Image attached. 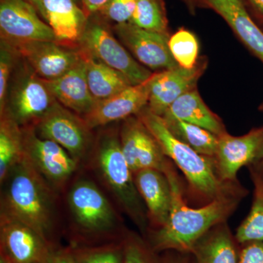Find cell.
I'll list each match as a JSON object with an SVG mask.
<instances>
[{
  "mask_svg": "<svg viewBox=\"0 0 263 263\" xmlns=\"http://www.w3.org/2000/svg\"><path fill=\"white\" fill-rule=\"evenodd\" d=\"M81 51L80 60L65 75L54 80L44 81L59 103L84 117L92 110L97 102L89 90L86 59L82 50Z\"/></svg>",
  "mask_w": 263,
  "mask_h": 263,
  "instance_id": "ac0fdd59",
  "label": "cell"
},
{
  "mask_svg": "<svg viewBox=\"0 0 263 263\" xmlns=\"http://www.w3.org/2000/svg\"><path fill=\"white\" fill-rule=\"evenodd\" d=\"M137 1L110 0L100 12L104 17L117 24L127 23L130 22L136 10Z\"/></svg>",
  "mask_w": 263,
  "mask_h": 263,
  "instance_id": "d6a6232c",
  "label": "cell"
},
{
  "mask_svg": "<svg viewBox=\"0 0 263 263\" xmlns=\"http://www.w3.org/2000/svg\"><path fill=\"white\" fill-rule=\"evenodd\" d=\"M254 168L255 169L256 171H257V172L259 173V174L262 175V176L263 177V160L262 161V162H259V164L254 165Z\"/></svg>",
  "mask_w": 263,
  "mask_h": 263,
  "instance_id": "ab89813d",
  "label": "cell"
},
{
  "mask_svg": "<svg viewBox=\"0 0 263 263\" xmlns=\"http://www.w3.org/2000/svg\"><path fill=\"white\" fill-rule=\"evenodd\" d=\"M198 263H238L234 243L226 227L209 230L194 247Z\"/></svg>",
  "mask_w": 263,
  "mask_h": 263,
  "instance_id": "cb8c5ba5",
  "label": "cell"
},
{
  "mask_svg": "<svg viewBox=\"0 0 263 263\" xmlns=\"http://www.w3.org/2000/svg\"><path fill=\"white\" fill-rule=\"evenodd\" d=\"M24 157L22 127L6 114L0 122V182L2 184Z\"/></svg>",
  "mask_w": 263,
  "mask_h": 263,
  "instance_id": "d4e9b609",
  "label": "cell"
},
{
  "mask_svg": "<svg viewBox=\"0 0 263 263\" xmlns=\"http://www.w3.org/2000/svg\"><path fill=\"white\" fill-rule=\"evenodd\" d=\"M32 127L40 138L58 143L78 162L89 152L91 129L83 117L57 101Z\"/></svg>",
  "mask_w": 263,
  "mask_h": 263,
  "instance_id": "52a82bcc",
  "label": "cell"
},
{
  "mask_svg": "<svg viewBox=\"0 0 263 263\" xmlns=\"http://www.w3.org/2000/svg\"><path fill=\"white\" fill-rule=\"evenodd\" d=\"M43 263H78V262L71 253L69 247L66 248L58 247L52 249L48 258Z\"/></svg>",
  "mask_w": 263,
  "mask_h": 263,
  "instance_id": "e575fe53",
  "label": "cell"
},
{
  "mask_svg": "<svg viewBox=\"0 0 263 263\" xmlns=\"http://www.w3.org/2000/svg\"><path fill=\"white\" fill-rule=\"evenodd\" d=\"M82 51L86 59L88 85L96 102L106 100L133 86L129 79L121 72Z\"/></svg>",
  "mask_w": 263,
  "mask_h": 263,
  "instance_id": "603a6c76",
  "label": "cell"
},
{
  "mask_svg": "<svg viewBox=\"0 0 263 263\" xmlns=\"http://www.w3.org/2000/svg\"><path fill=\"white\" fill-rule=\"evenodd\" d=\"M252 8L256 14L263 19V0H243Z\"/></svg>",
  "mask_w": 263,
  "mask_h": 263,
  "instance_id": "8d00e7d4",
  "label": "cell"
},
{
  "mask_svg": "<svg viewBox=\"0 0 263 263\" xmlns=\"http://www.w3.org/2000/svg\"><path fill=\"white\" fill-rule=\"evenodd\" d=\"M18 58L13 48L8 43L1 41L0 47V114H3L6 104L9 81L14 67L15 59Z\"/></svg>",
  "mask_w": 263,
  "mask_h": 263,
  "instance_id": "1f68e13d",
  "label": "cell"
},
{
  "mask_svg": "<svg viewBox=\"0 0 263 263\" xmlns=\"http://www.w3.org/2000/svg\"><path fill=\"white\" fill-rule=\"evenodd\" d=\"M0 263H10L3 256L0 255Z\"/></svg>",
  "mask_w": 263,
  "mask_h": 263,
  "instance_id": "60d3db41",
  "label": "cell"
},
{
  "mask_svg": "<svg viewBox=\"0 0 263 263\" xmlns=\"http://www.w3.org/2000/svg\"><path fill=\"white\" fill-rule=\"evenodd\" d=\"M1 200V215L27 224L53 248V191L24 157L11 172Z\"/></svg>",
  "mask_w": 263,
  "mask_h": 263,
  "instance_id": "7a4b0ae2",
  "label": "cell"
},
{
  "mask_svg": "<svg viewBox=\"0 0 263 263\" xmlns=\"http://www.w3.org/2000/svg\"><path fill=\"white\" fill-rule=\"evenodd\" d=\"M27 67L13 82L3 113L21 127L34 126L57 102L46 81Z\"/></svg>",
  "mask_w": 263,
  "mask_h": 263,
  "instance_id": "ba28073f",
  "label": "cell"
},
{
  "mask_svg": "<svg viewBox=\"0 0 263 263\" xmlns=\"http://www.w3.org/2000/svg\"><path fill=\"white\" fill-rule=\"evenodd\" d=\"M46 22L57 43L66 46L79 45L88 17L74 0H43Z\"/></svg>",
  "mask_w": 263,
  "mask_h": 263,
  "instance_id": "44dd1931",
  "label": "cell"
},
{
  "mask_svg": "<svg viewBox=\"0 0 263 263\" xmlns=\"http://www.w3.org/2000/svg\"><path fill=\"white\" fill-rule=\"evenodd\" d=\"M162 119L171 133L180 141L200 155L215 157L219 143L218 136L195 124L171 118Z\"/></svg>",
  "mask_w": 263,
  "mask_h": 263,
  "instance_id": "484cf974",
  "label": "cell"
},
{
  "mask_svg": "<svg viewBox=\"0 0 263 263\" xmlns=\"http://www.w3.org/2000/svg\"><path fill=\"white\" fill-rule=\"evenodd\" d=\"M133 176L151 219L158 228L163 226L172 205V192L167 176L162 171L152 168L141 170Z\"/></svg>",
  "mask_w": 263,
  "mask_h": 263,
  "instance_id": "ffe728a7",
  "label": "cell"
},
{
  "mask_svg": "<svg viewBox=\"0 0 263 263\" xmlns=\"http://www.w3.org/2000/svg\"><path fill=\"white\" fill-rule=\"evenodd\" d=\"M168 160L164 173L172 192V205L167 221L151 236L154 252H193L197 241L209 230L226 220L237 205L233 196L219 197L205 206L193 209L183 200L179 177Z\"/></svg>",
  "mask_w": 263,
  "mask_h": 263,
  "instance_id": "6da1fadb",
  "label": "cell"
},
{
  "mask_svg": "<svg viewBox=\"0 0 263 263\" xmlns=\"http://www.w3.org/2000/svg\"><path fill=\"white\" fill-rule=\"evenodd\" d=\"M254 185V200L249 215L237 229L235 238L240 243L263 242V177L254 167L251 168Z\"/></svg>",
  "mask_w": 263,
  "mask_h": 263,
  "instance_id": "4316f807",
  "label": "cell"
},
{
  "mask_svg": "<svg viewBox=\"0 0 263 263\" xmlns=\"http://www.w3.org/2000/svg\"><path fill=\"white\" fill-rule=\"evenodd\" d=\"M207 66V59L200 57L196 66L192 69L177 66L154 72L147 108L152 113L162 117L181 95L196 88Z\"/></svg>",
  "mask_w": 263,
  "mask_h": 263,
  "instance_id": "2e32d148",
  "label": "cell"
},
{
  "mask_svg": "<svg viewBox=\"0 0 263 263\" xmlns=\"http://www.w3.org/2000/svg\"><path fill=\"white\" fill-rule=\"evenodd\" d=\"M181 1L187 7L190 13H194L196 8L200 7L198 0H181Z\"/></svg>",
  "mask_w": 263,
  "mask_h": 263,
  "instance_id": "f35d334b",
  "label": "cell"
},
{
  "mask_svg": "<svg viewBox=\"0 0 263 263\" xmlns=\"http://www.w3.org/2000/svg\"><path fill=\"white\" fill-rule=\"evenodd\" d=\"M95 164L122 209L138 226L144 227L146 216L143 201L117 133H105L100 138L95 151Z\"/></svg>",
  "mask_w": 263,
  "mask_h": 263,
  "instance_id": "5b68a950",
  "label": "cell"
},
{
  "mask_svg": "<svg viewBox=\"0 0 263 263\" xmlns=\"http://www.w3.org/2000/svg\"><path fill=\"white\" fill-rule=\"evenodd\" d=\"M159 143L166 157L181 170L194 191L212 201L219 197L233 196L231 183L219 177L214 157L200 155L180 141L169 130L160 116L147 106L137 114Z\"/></svg>",
  "mask_w": 263,
  "mask_h": 263,
  "instance_id": "3957f363",
  "label": "cell"
},
{
  "mask_svg": "<svg viewBox=\"0 0 263 263\" xmlns=\"http://www.w3.org/2000/svg\"><path fill=\"white\" fill-rule=\"evenodd\" d=\"M9 45L18 58L23 59L38 77L46 81L65 75L81 58L80 48L76 50L57 41Z\"/></svg>",
  "mask_w": 263,
  "mask_h": 263,
  "instance_id": "7c38bea8",
  "label": "cell"
},
{
  "mask_svg": "<svg viewBox=\"0 0 263 263\" xmlns=\"http://www.w3.org/2000/svg\"><path fill=\"white\" fill-rule=\"evenodd\" d=\"M153 74L141 84L133 85L106 100L97 102L92 110L83 117L88 127L93 129L124 121L146 108Z\"/></svg>",
  "mask_w": 263,
  "mask_h": 263,
  "instance_id": "e0dca14e",
  "label": "cell"
},
{
  "mask_svg": "<svg viewBox=\"0 0 263 263\" xmlns=\"http://www.w3.org/2000/svg\"><path fill=\"white\" fill-rule=\"evenodd\" d=\"M216 169L222 181L232 183L243 166L256 165L263 160V127L254 128L242 136L228 133L218 136Z\"/></svg>",
  "mask_w": 263,
  "mask_h": 263,
  "instance_id": "4fadbf2b",
  "label": "cell"
},
{
  "mask_svg": "<svg viewBox=\"0 0 263 263\" xmlns=\"http://www.w3.org/2000/svg\"><path fill=\"white\" fill-rule=\"evenodd\" d=\"M243 245L238 254V263H263V242L251 241Z\"/></svg>",
  "mask_w": 263,
  "mask_h": 263,
  "instance_id": "836d02e7",
  "label": "cell"
},
{
  "mask_svg": "<svg viewBox=\"0 0 263 263\" xmlns=\"http://www.w3.org/2000/svg\"><path fill=\"white\" fill-rule=\"evenodd\" d=\"M24 1L34 7L37 10L40 15L46 22V15H45L44 8H43V0H24Z\"/></svg>",
  "mask_w": 263,
  "mask_h": 263,
  "instance_id": "74e56055",
  "label": "cell"
},
{
  "mask_svg": "<svg viewBox=\"0 0 263 263\" xmlns=\"http://www.w3.org/2000/svg\"><path fill=\"white\" fill-rule=\"evenodd\" d=\"M1 41L8 44L56 41L49 25L24 0H0Z\"/></svg>",
  "mask_w": 263,
  "mask_h": 263,
  "instance_id": "30bf717a",
  "label": "cell"
},
{
  "mask_svg": "<svg viewBox=\"0 0 263 263\" xmlns=\"http://www.w3.org/2000/svg\"><path fill=\"white\" fill-rule=\"evenodd\" d=\"M226 21L249 51L263 63V31L249 14L243 0H198Z\"/></svg>",
  "mask_w": 263,
  "mask_h": 263,
  "instance_id": "d6986e66",
  "label": "cell"
},
{
  "mask_svg": "<svg viewBox=\"0 0 263 263\" xmlns=\"http://www.w3.org/2000/svg\"><path fill=\"white\" fill-rule=\"evenodd\" d=\"M114 31L123 46L146 68L160 72L179 66L170 52L168 34L140 28L130 22L116 24Z\"/></svg>",
  "mask_w": 263,
  "mask_h": 263,
  "instance_id": "8fae6325",
  "label": "cell"
},
{
  "mask_svg": "<svg viewBox=\"0 0 263 263\" xmlns=\"http://www.w3.org/2000/svg\"><path fill=\"white\" fill-rule=\"evenodd\" d=\"M0 219V255L10 263H43L46 260L54 249L47 240L21 221L4 215Z\"/></svg>",
  "mask_w": 263,
  "mask_h": 263,
  "instance_id": "5bb4252c",
  "label": "cell"
},
{
  "mask_svg": "<svg viewBox=\"0 0 263 263\" xmlns=\"http://www.w3.org/2000/svg\"><path fill=\"white\" fill-rule=\"evenodd\" d=\"M170 52L177 65L183 68L195 67L199 60V43L196 36L186 29H180L170 36Z\"/></svg>",
  "mask_w": 263,
  "mask_h": 263,
  "instance_id": "f1b7e54d",
  "label": "cell"
},
{
  "mask_svg": "<svg viewBox=\"0 0 263 263\" xmlns=\"http://www.w3.org/2000/svg\"><path fill=\"white\" fill-rule=\"evenodd\" d=\"M129 22L140 28L169 35L163 0H138Z\"/></svg>",
  "mask_w": 263,
  "mask_h": 263,
  "instance_id": "83f0119b",
  "label": "cell"
},
{
  "mask_svg": "<svg viewBox=\"0 0 263 263\" xmlns=\"http://www.w3.org/2000/svg\"><path fill=\"white\" fill-rule=\"evenodd\" d=\"M122 240L98 246H70L69 248L78 263H122Z\"/></svg>",
  "mask_w": 263,
  "mask_h": 263,
  "instance_id": "f546056e",
  "label": "cell"
},
{
  "mask_svg": "<svg viewBox=\"0 0 263 263\" xmlns=\"http://www.w3.org/2000/svg\"><path fill=\"white\" fill-rule=\"evenodd\" d=\"M119 137L123 154L133 174L149 168L164 172L168 160L138 116L124 120Z\"/></svg>",
  "mask_w": 263,
  "mask_h": 263,
  "instance_id": "9a60e30c",
  "label": "cell"
},
{
  "mask_svg": "<svg viewBox=\"0 0 263 263\" xmlns=\"http://www.w3.org/2000/svg\"><path fill=\"white\" fill-rule=\"evenodd\" d=\"M24 157L53 190L61 188L77 168L79 162L61 146L36 134L32 127H22Z\"/></svg>",
  "mask_w": 263,
  "mask_h": 263,
  "instance_id": "9c48e42d",
  "label": "cell"
},
{
  "mask_svg": "<svg viewBox=\"0 0 263 263\" xmlns=\"http://www.w3.org/2000/svg\"><path fill=\"white\" fill-rule=\"evenodd\" d=\"M74 1H75V2H76V0H74Z\"/></svg>",
  "mask_w": 263,
  "mask_h": 263,
  "instance_id": "7bdbcfd3",
  "label": "cell"
},
{
  "mask_svg": "<svg viewBox=\"0 0 263 263\" xmlns=\"http://www.w3.org/2000/svg\"><path fill=\"white\" fill-rule=\"evenodd\" d=\"M90 56L121 72L133 85L141 84L154 72L137 61L103 24L88 21L79 43Z\"/></svg>",
  "mask_w": 263,
  "mask_h": 263,
  "instance_id": "8992f818",
  "label": "cell"
},
{
  "mask_svg": "<svg viewBox=\"0 0 263 263\" xmlns=\"http://www.w3.org/2000/svg\"><path fill=\"white\" fill-rule=\"evenodd\" d=\"M161 117L171 118L195 124L216 136L226 133L222 122L204 103L197 88L181 95Z\"/></svg>",
  "mask_w": 263,
  "mask_h": 263,
  "instance_id": "7402d4cb",
  "label": "cell"
},
{
  "mask_svg": "<svg viewBox=\"0 0 263 263\" xmlns=\"http://www.w3.org/2000/svg\"><path fill=\"white\" fill-rule=\"evenodd\" d=\"M67 200L78 228L71 246H98L123 239L117 235L113 207L92 181L81 180L74 183Z\"/></svg>",
  "mask_w": 263,
  "mask_h": 263,
  "instance_id": "277c9868",
  "label": "cell"
},
{
  "mask_svg": "<svg viewBox=\"0 0 263 263\" xmlns=\"http://www.w3.org/2000/svg\"><path fill=\"white\" fill-rule=\"evenodd\" d=\"M164 263H179V261L175 260V259H166Z\"/></svg>",
  "mask_w": 263,
  "mask_h": 263,
  "instance_id": "b9f144b4",
  "label": "cell"
},
{
  "mask_svg": "<svg viewBox=\"0 0 263 263\" xmlns=\"http://www.w3.org/2000/svg\"><path fill=\"white\" fill-rule=\"evenodd\" d=\"M122 263H158L150 246L134 235L123 238Z\"/></svg>",
  "mask_w": 263,
  "mask_h": 263,
  "instance_id": "4dcf8cb0",
  "label": "cell"
},
{
  "mask_svg": "<svg viewBox=\"0 0 263 263\" xmlns=\"http://www.w3.org/2000/svg\"><path fill=\"white\" fill-rule=\"evenodd\" d=\"M110 0H82L84 11L86 16L100 12Z\"/></svg>",
  "mask_w": 263,
  "mask_h": 263,
  "instance_id": "d590c367",
  "label": "cell"
}]
</instances>
